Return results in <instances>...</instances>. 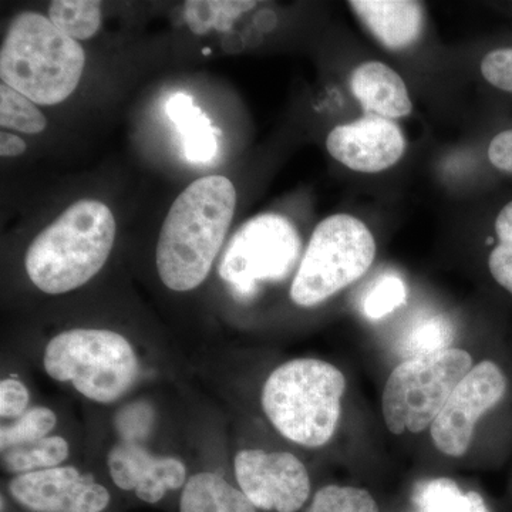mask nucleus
I'll list each match as a JSON object with an SVG mask.
<instances>
[{
    "label": "nucleus",
    "mask_w": 512,
    "mask_h": 512,
    "mask_svg": "<svg viewBox=\"0 0 512 512\" xmlns=\"http://www.w3.org/2000/svg\"><path fill=\"white\" fill-rule=\"evenodd\" d=\"M237 207L234 184L208 175L188 185L165 217L156 249L161 281L175 292L198 288L210 275Z\"/></svg>",
    "instance_id": "obj_1"
},
{
    "label": "nucleus",
    "mask_w": 512,
    "mask_h": 512,
    "mask_svg": "<svg viewBox=\"0 0 512 512\" xmlns=\"http://www.w3.org/2000/svg\"><path fill=\"white\" fill-rule=\"evenodd\" d=\"M116 232V218L106 204L74 202L33 239L26 251V274L47 295L82 288L106 265Z\"/></svg>",
    "instance_id": "obj_2"
},
{
    "label": "nucleus",
    "mask_w": 512,
    "mask_h": 512,
    "mask_svg": "<svg viewBox=\"0 0 512 512\" xmlns=\"http://www.w3.org/2000/svg\"><path fill=\"white\" fill-rule=\"evenodd\" d=\"M84 64L79 42L35 12L20 13L10 22L0 49L2 83L42 106H55L72 96Z\"/></svg>",
    "instance_id": "obj_3"
},
{
    "label": "nucleus",
    "mask_w": 512,
    "mask_h": 512,
    "mask_svg": "<svg viewBox=\"0 0 512 512\" xmlns=\"http://www.w3.org/2000/svg\"><path fill=\"white\" fill-rule=\"evenodd\" d=\"M346 379L325 360L293 359L276 367L262 389V409L285 439L325 446L338 429Z\"/></svg>",
    "instance_id": "obj_4"
},
{
    "label": "nucleus",
    "mask_w": 512,
    "mask_h": 512,
    "mask_svg": "<svg viewBox=\"0 0 512 512\" xmlns=\"http://www.w3.org/2000/svg\"><path fill=\"white\" fill-rule=\"evenodd\" d=\"M47 376L72 383L94 403H116L140 376V360L133 345L109 329L64 330L47 343L43 353Z\"/></svg>",
    "instance_id": "obj_5"
},
{
    "label": "nucleus",
    "mask_w": 512,
    "mask_h": 512,
    "mask_svg": "<svg viewBox=\"0 0 512 512\" xmlns=\"http://www.w3.org/2000/svg\"><path fill=\"white\" fill-rule=\"evenodd\" d=\"M376 256L372 232L348 214L320 222L293 278L291 299L312 308L355 284L369 271Z\"/></svg>",
    "instance_id": "obj_6"
},
{
    "label": "nucleus",
    "mask_w": 512,
    "mask_h": 512,
    "mask_svg": "<svg viewBox=\"0 0 512 512\" xmlns=\"http://www.w3.org/2000/svg\"><path fill=\"white\" fill-rule=\"evenodd\" d=\"M471 369L473 357L461 349L404 360L384 386L383 417L387 429L393 434L429 429Z\"/></svg>",
    "instance_id": "obj_7"
},
{
    "label": "nucleus",
    "mask_w": 512,
    "mask_h": 512,
    "mask_svg": "<svg viewBox=\"0 0 512 512\" xmlns=\"http://www.w3.org/2000/svg\"><path fill=\"white\" fill-rule=\"evenodd\" d=\"M301 254L295 225L279 214H261L235 232L222 254L218 274L242 298L254 295L259 282L284 281Z\"/></svg>",
    "instance_id": "obj_8"
},
{
    "label": "nucleus",
    "mask_w": 512,
    "mask_h": 512,
    "mask_svg": "<svg viewBox=\"0 0 512 512\" xmlns=\"http://www.w3.org/2000/svg\"><path fill=\"white\" fill-rule=\"evenodd\" d=\"M507 392V377L498 365L484 360L474 366L448 397L433 426L431 439L448 457L467 453L478 420L494 409Z\"/></svg>",
    "instance_id": "obj_9"
},
{
    "label": "nucleus",
    "mask_w": 512,
    "mask_h": 512,
    "mask_svg": "<svg viewBox=\"0 0 512 512\" xmlns=\"http://www.w3.org/2000/svg\"><path fill=\"white\" fill-rule=\"evenodd\" d=\"M234 471L242 493L261 510L296 512L311 495L305 464L286 451L241 450Z\"/></svg>",
    "instance_id": "obj_10"
},
{
    "label": "nucleus",
    "mask_w": 512,
    "mask_h": 512,
    "mask_svg": "<svg viewBox=\"0 0 512 512\" xmlns=\"http://www.w3.org/2000/svg\"><path fill=\"white\" fill-rule=\"evenodd\" d=\"M9 491L33 512H103L110 504L107 488L72 466L20 474L10 481Z\"/></svg>",
    "instance_id": "obj_11"
},
{
    "label": "nucleus",
    "mask_w": 512,
    "mask_h": 512,
    "mask_svg": "<svg viewBox=\"0 0 512 512\" xmlns=\"http://www.w3.org/2000/svg\"><path fill=\"white\" fill-rule=\"evenodd\" d=\"M330 156L357 173H380L399 163L406 140L392 120L365 116L330 131L326 140Z\"/></svg>",
    "instance_id": "obj_12"
},
{
    "label": "nucleus",
    "mask_w": 512,
    "mask_h": 512,
    "mask_svg": "<svg viewBox=\"0 0 512 512\" xmlns=\"http://www.w3.org/2000/svg\"><path fill=\"white\" fill-rule=\"evenodd\" d=\"M110 477L124 491H136L141 501L157 504L168 491L187 483V467L180 458L156 456L141 440L123 439L107 456Z\"/></svg>",
    "instance_id": "obj_13"
},
{
    "label": "nucleus",
    "mask_w": 512,
    "mask_h": 512,
    "mask_svg": "<svg viewBox=\"0 0 512 512\" xmlns=\"http://www.w3.org/2000/svg\"><path fill=\"white\" fill-rule=\"evenodd\" d=\"M363 25L384 47L403 50L419 39L423 30L424 12L419 2L412 0H352Z\"/></svg>",
    "instance_id": "obj_14"
},
{
    "label": "nucleus",
    "mask_w": 512,
    "mask_h": 512,
    "mask_svg": "<svg viewBox=\"0 0 512 512\" xmlns=\"http://www.w3.org/2000/svg\"><path fill=\"white\" fill-rule=\"evenodd\" d=\"M350 90L366 116L394 120L412 113L413 103L406 83L382 62L357 66L350 76Z\"/></svg>",
    "instance_id": "obj_15"
},
{
    "label": "nucleus",
    "mask_w": 512,
    "mask_h": 512,
    "mask_svg": "<svg viewBox=\"0 0 512 512\" xmlns=\"http://www.w3.org/2000/svg\"><path fill=\"white\" fill-rule=\"evenodd\" d=\"M180 512H256V507L241 488L220 474L202 471L185 483Z\"/></svg>",
    "instance_id": "obj_16"
},
{
    "label": "nucleus",
    "mask_w": 512,
    "mask_h": 512,
    "mask_svg": "<svg viewBox=\"0 0 512 512\" xmlns=\"http://www.w3.org/2000/svg\"><path fill=\"white\" fill-rule=\"evenodd\" d=\"M165 111L184 138L185 156L192 163H208L218 150L217 136L204 111L191 96L178 93L165 104Z\"/></svg>",
    "instance_id": "obj_17"
},
{
    "label": "nucleus",
    "mask_w": 512,
    "mask_h": 512,
    "mask_svg": "<svg viewBox=\"0 0 512 512\" xmlns=\"http://www.w3.org/2000/svg\"><path fill=\"white\" fill-rule=\"evenodd\" d=\"M417 512H490L480 494L463 493L450 478H434L417 485L413 495Z\"/></svg>",
    "instance_id": "obj_18"
},
{
    "label": "nucleus",
    "mask_w": 512,
    "mask_h": 512,
    "mask_svg": "<svg viewBox=\"0 0 512 512\" xmlns=\"http://www.w3.org/2000/svg\"><path fill=\"white\" fill-rule=\"evenodd\" d=\"M69 456L70 446L67 440L60 436H49L36 443L3 451V470L15 476L36 473L63 466Z\"/></svg>",
    "instance_id": "obj_19"
},
{
    "label": "nucleus",
    "mask_w": 512,
    "mask_h": 512,
    "mask_svg": "<svg viewBox=\"0 0 512 512\" xmlns=\"http://www.w3.org/2000/svg\"><path fill=\"white\" fill-rule=\"evenodd\" d=\"M453 340L454 329L450 320L446 316L431 313L414 320L404 332L399 349L409 360L451 349Z\"/></svg>",
    "instance_id": "obj_20"
},
{
    "label": "nucleus",
    "mask_w": 512,
    "mask_h": 512,
    "mask_svg": "<svg viewBox=\"0 0 512 512\" xmlns=\"http://www.w3.org/2000/svg\"><path fill=\"white\" fill-rule=\"evenodd\" d=\"M49 19L63 35L73 40H87L99 32L100 2L94 0H55L50 3Z\"/></svg>",
    "instance_id": "obj_21"
},
{
    "label": "nucleus",
    "mask_w": 512,
    "mask_h": 512,
    "mask_svg": "<svg viewBox=\"0 0 512 512\" xmlns=\"http://www.w3.org/2000/svg\"><path fill=\"white\" fill-rule=\"evenodd\" d=\"M0 126L3 130L22 131L25 134H39L45 130V114L37 109L36 103L23 96L8 84L0 86Z\"/></svg>",
    "instance_id": "obj_22"
},
{
    "label": "nucleus",
    "mask_w": 512,
    "mask_h": 512,
    "mask_svg": "<svg viewBox=\"0 0 512 512\" xmlns=\"http://www.w3.org/2000/svg\"><path fill=\"white\" fill-rule=\"evenodd\" d=\"M56 424V413L49 407H30L28 412L20 416L19 419L8 426H2V430H0L2 453L10 448L46 439L55 430Z\"/></svg>",
    "instance_id": "obj_23"
},
{
    "label": "nucleus",
    "mask_w": 512,
    "mask_h": 512,
    "mask_svg": "<svg viewBox=\"0 0 512 512\" xmlns=\"http://www.w3.org/2000/svg\"><path fill=\"white\" fill-rule=\"evenodd\" d=\"M309 512H379V507L362 488L328 485L315 494Z\"/></svg>",
    "instance_id": "obj_24"
},
{
    "label": "nucleus",
    "mask_w": 512,
    "mask_h": 512,
    "mask_svg": "<svg viewBox=\"0 0 512 512\" xmlns=\"http://www.w3.org/2000/svg\"><path fill=\"white\" fill-rule=\"evenodd\" d=\"M256 5V2H188L185 5V19L192 32L202 35L212 26L227 23Z\"/></svg>",
    "instance_id": "obj_25"
},
{
    "label": "nucleus",
    "mask_w": 512,
    "mask_h": 512,
    "mask_svg": "<svg viewBox=\"0 0 512 512\" xmlns=\"http://www.w3.org/2000/svg\"><path fill=\"white\" fill-rule=\"evenodd\" d=\"M407 299V286L400 276L384 275L373 285L363 301V312L369 319H382L399 309Z\"/></svg>",
    "instance_id": "obj_26"
},
{
    "label": "nucleus",
    "mask_w": 512,
    "mask_h": 512,
    "mask_svg": "<svg viewBox=\"0 0 512 512\" xmlns=\"http://www.w3.org/2000/svg\"><path fill=\"white\" fill-rule=\"evenodd\" d=\"M481 74L495 89L512 93V47L495 49L485 55Z\"/></svg>",
    "instance_id": "obj_27"
},
{
    "label": "nucleus",
    "mask_w": 512,
    "mask_h": 512,
    "mask_svg": "<svg viewBox=\"0 0 512 512\" xmlns=\"http://www.w3.org/2000/svg\"><path fill=\"white\" fill-rule=\"evenodd\" d=\"M30 392L25 383L8 377L0 382V417L19 419L29 410Z\"/></svg>",
    "instance_id": "obj_28"
},
{
    "label": "nucleus",
    "mask_w": 512,
    "mask_h": 512,
    "mask_svg": "<svg viewBox=\"0 0 512 512\" xmlns=\"http://www.w3.org/2000/svg\"><path fill=\"white\" fill-rule=\"evenodd\" d=\"M488 268L495 282L512 295V245L498 244L488 258Z\"/></svg>",
    "instance_id": "obj_29"
},
{
    "label": "nucleus",
    "mask_w": 512,
    "mask_h": 512,
    "mask_svg": "<svg viewBox=\"0 0 512 512\" xmlns=\"http://www.w3.org/2000/svg\"><path fill=\"white\" fill-rule=\"evenodd\" d=\"M488 160L498 170L512 173V130L501 131L491 140Z\"/></svg>",
    "instance_id": "obj_30"
},
{
    "label": "nucleus",
    "mask_w": 512,
    "mask_h": 512,
    "mask_svg": "<svg viewBox=\"0 0 512 512\" xmlns=\"http://www.w3.org/2000/svg\"><path fill=\"white\" fill-rule=\"evenodd\" d=\"M495 232L500 239V244L512 245V201L508 202L497 215Z\"/></svg>",
    "instance_id": "obj_31"
},
{
    "label": "nucleus",
    "mask_w": 512,
    "mask_h": 512,
    "mask_svg": "<svg viewBox=\"0 0 512 512\" xmlns=\"http://www.w3.org/2000/svg\"><path fill=\"white\" fill-rule=\"evenodd\" d=\"M26 143L22 138L15 134L2 131L0 133V154L2 157H18L22 156L26 151Z\"/></svg>",
    "instance_id": "obj_32"
}]
</instances>
